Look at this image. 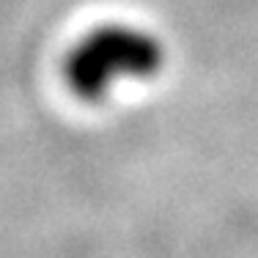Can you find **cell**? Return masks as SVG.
Listing matches in <instances>:
<instances>
[{
	"mask_svg": "<svg viewBox=\"0 0 258 258\" xmlns=\"http://www.w3.org/2000/svg\"><path fill=\"white\" fill-rule=\"evenodd\" d=\"M165 66V50L151 33L104 25L69 52L66 83L83 102H99L118 80H151Z\"/></svg>",
	"mask_w": 258,
	"mask_h": 258,
	"instance_id": "cell-1",
	"label": "cell"
}]
</instances>
